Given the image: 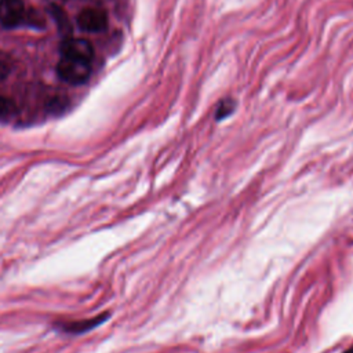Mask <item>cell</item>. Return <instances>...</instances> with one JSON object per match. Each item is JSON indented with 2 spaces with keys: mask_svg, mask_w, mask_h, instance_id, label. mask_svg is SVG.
I'll list each match as a JSON object with an SVG mask.
<instances>
[{
  "mask_svg": "<svg viewBox=\"0 0 353 353\" xmlns=\"http://www.w3.org/2000/svg\"><path fill=\"white\" fill-rule=\"evenodd\" d=\"M57 70H58L59 77L63 81L77 85V84H83L88 80L91 68L87 61L62 57V59L58 63Z\"/></svg>",
  "mask_w": 353,
  "mask_h": 353,
  "instance_id": "6da1fadb",
  "label": "cell"
},
{
  "mask_svg": "<svg viewBox=\"0 0 353 353\" xmlns=\"http://www.w3.org/2000/svg\"><path fill=\"white\" fill-rule=\"evenodd\" d=\"M25 6L22 0H0V23L14 28L23 21Z\"/></svg>",
  "mask_w": 353,
  "mask_h": 353,
  "instance_id": "7a4b0ae2",
  "label": "cell"
},
{
  "mask_svg": "<svg viewBox=\"0 0 353 353\" xmlns=\"http://www.w3.org/2000/svg\"><path fill=\"white\" fill-rule=\"evenodd\" d=\"M61 52H62V57H69V58L90 62V59L94 55V48H92L91 43L85 39L70 37V39L63 40V43L61 46Z\"/></svg>",
  "mask_w": 353,
  "mask_h": 353,
  "instance_id": "3957f363",
  "label": "cell"
},
{
  "mask_svg": "<svg viewBox=\"0 0 353 353\" xmlns=\"http://www.w3.org/2000/svg\"><path fill=\"white\" fill-rule=\"evenodd\" d=\"M77 25L84 32H102L108 28V17L101 10L85 8L77 15Z\"/></svg>",
  "mask_w": 353,
  "mask_h": 353,
  "instance_id": "277c9868",
  "label": "cell"
},
{
  "mask_svg": "<svg viewBox=\"0 0 353 353\" xmlns=\"http://www.w3.org/2000/svg\"><path fill=\"white\" fill-rule=\"evenodd\" d=\"M108 319V313L94 317V319H88V320H81V321H72V323H63L61 325V330L65 332H70V334H81L85 332L88 330H92L95 327H98L99 324H102L105 320Z\"/></svg>",
  "mask_w": 353,
  "mask_h": 353,
  "instance_id": "5b68a950",
  "label": "cell"
},
{
  "mask_svg": "<svg viewBox=\"0 0 353 353\" xmlns=\"http://www.w3.org/2000/svg\"><path fill=\"white\" fill-rule=\"evenodd\" d=\"M50 14L54 18V21L57 22V28L59 30L61 34H70L72 32V26L70 22L68 19V15L65 14V11L58 7V6H50Z\"/></svg>",
  "mask_w": 353,
  "mask_h": 353,
  "instance_id": "8992f818",
  "label": "cell"
},
{
  "mask_svg": "<svg viewBox=\"0 0 353 353\" xmlns=\"http://www.w3.org/2000/svg\"><path fill=\"white\" fill-rule=\"evenodd\" d=\"M236 106H237V102L234 98H232V97L222 98L216 103V108H215V120L221 121V120L229 117L232 113H234Z\"/></svg>",
  "mask_w": 353,
  "mask_h": 353,
  "instance_id": "52a82bcc",
  "label": "cell"
},
{
  "mask_svg": "<svg viewBox=\"0 0 353 353\" xmlns=\"http://www.w3.org/2000/svg\"><path fill=\"white\" fill-rule=\"evenodd\" d=\"M17 113V105L6 98V97H0V121H7L11 117H14Z\"/></svg>",
  "mask_w": 353,
  "mask_h": 353,
  "instance_id": "ba28073f",
  "label": "cell"
},
{
  "mask_svg": "<svg viewBox=\"0 0 353 353\" xmlns=\"http://www.w3.org/2000/svg\"><path fill=\"white\" fill-rule=\"evenodd\" d=\"M11 72V59L7 54L0 52V83L8 76Z\"/></svg>",
  "mask_w": 353,
  "mask_h": 353,
  "instance_id": "9c48e42d",
  "label": "cell"
},
{
  "mask_svg": "<svg viewBox=\"0 0 353 353\" xmlns=\"http://www.w3.org/2000/svg\"><path fill=\"white\" fill-rule=\"evenodd\" d=\"M345 353H353V349H350V350H347V352H345Z\"/></svg>",
  "mask_w": 353,
  "mask_h": 353,
  "instance_id": "30bf717a",
  "label": "cell"
}]
</instances>
